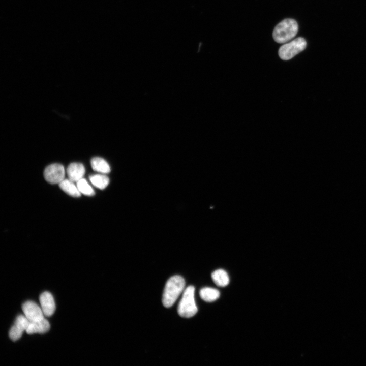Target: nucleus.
Listing matches in <instances>:
<instances>
[{"instance_id":"nucleus-14","label":"nucleus","mask_w":366,"mask_h":366,"mask_svg":"<svg viewBox=\"0 0 366 366\" xmlns=\"http://www.w3.org/2000/svg\"><path fill=\"white\" fill-rule=\"evenodd\" d=\"M201 298L206 302H212L220 297V292L212 288L205 287L202 288L199 292Z\"/></svg>"},{"instance_id":"nucleus-2","label":"nucleus","mask_w":366,"mask_h":366,"mask_svg":"<svg viewBox=\"0 0 366 366\" xmlns=\"http://www.w3.org/2000/svg\"><path fill=\"white\" fill-rule=\"evenodd\" d=\"M298 30L297 22L293 19L287 18L279 23L274 28L272 37L278 43H285L293 39Z\"/></svg>"},{"instance_id":"nucleus-15","label":"nucleus","mask_w":366,"mask_h":366,"mask_svg":"<svg viewBox=\"0 0 366 366\" xmlns=\"http://www.w3.org/2000/svg\"><path fill=\"white\" fill-rule=\"evenodd\" d=\"M89 178L92 184L101 190L106 188L109 182V178L105 175H93L90 176Z\"/></svg>"},{"instance_id":"nucleus-3","label":"nucleus","mask_w":366,"mask_h":366,"mask_svg":"<svg viewBox=\"0 0 366 366\" xmlns=\"http://www.w3.org/2000/svg\"><path fill=\"white\" fill-rule=\"evenodd\" d=\"M195 288L189 286L185 289L178 306L177 312L179 316L190 318L197 312L198 309L194 299Z\"/></svg>"},{"instance_id":"nucleus-8","label":"nucleus","mask_w":366,"mask_h":366,"mask_svg":"<svg viewBox=\"0 0 366 366\" xmlns=\"http://www.w3.org/2000/svg\"><path fill=\"white\" fill-rule=\"evenodd\" d=\"M41 307L46 316L52 315L55 310V304L52 294L49 292H44L39 297Z\"/></svg>"},{"instance_id":"nucleus-6","label":"nucleus","mask_w":366,"mask_h":366,"mask_svg":"<svg viewBox=\"0 0 366 366\" xmlns=\"http://www.w3.org/2000/svg\"><path fill=\"white\" fill-rule=\"evenodd\" d=\"M22 309L24 316L30 322L39 321L44 318L42 309L32 301L24 302L22 304Z\"/></svg>"},{"instance_id":"nucleus-12","label":"nucleus","mask_w":366,"mask_h":366,"mask_svg":"<svg viewBox=\"0 0 366 366\" xmlns=\"http://www.w3.org/2000/svg\"><path fill=\"white\" fill-rule=\"evenodd\" d=\"M69 179H64L59 184L60 188L69 195L74 197L80 196L81 193L79 191L77 187Z\"/></svg>"},{"instance_id":"nucleus-16","label":"nucleus","mask_w":366,"mask_h":366,"mask_svg":"<svg viewBox=\"0 0 366 366\" xmlns=\"http://www.w3.org/2000/svg\"><path fill=\"white\" fill-rule=\"evenodd\" d=\"M76 186L80 193L87 196H93L95 192L86 180L81 178L76 182Z\"/></svg>"},{"instance_id":"nucleus-1","label":"nucleus","mask_w":366,"mask_h":366,"mask_svg":"<svg viewBox=\"0 0 366 366\" xmlns=\"http://www.w3.org/2000/svg\"><path fill=\"white\" fill-rule=\"evenodd\" d=\"M185 286V281L181 276L176 275L170 278L163 291L162 303L164 306L166 308L171 307L184 291Z\"/></svg>"},{"instance_id":"nucleus-4","label":"nucleus","mask_w":366,"mask_h":366,"mask_svg":"<svg viewBox=\"0 0 366 366\" xmlns=\"http://www.w3.org/2000/svg\"><path fill=\"white\" fill-rule=\"evenodd\" d=\"M307 45L303 38H297L280 47L278 51L279 57L284 60H289L304 50Z\"/></svg>"},{"instance_id":"nucleus-13","label":"nucleus","mask_w":366,"mask_h":366,"mask_svg":"<svg viewBox=\"0 0 366 366\" xmlns=\"http://www.w3.org/2000/svg\"><path fill=\"white\" fill-rule=\"evenodd\" d=\"M211 278L214 283L220 287H225L228 285L229 282L227 273L222 269L214 271L211 274Z\"/></svg>"},{"instance_id":"nucleus-5","label":"nucleus","mask_w":366,"mask_h":366,"mask_svg":"<svg viewBox=\"0 0 366 366\" xmlns=\"http://www.w3.org/2000/svg\"><path fill=\"white\" fill-rule=\"evenodd\" d=\"M64 166L58 163L52 164L44 170V176L46 180L51 184H59L65 178Z\"/></svg>"},{"instance_id":"nucleus-9","label":"nucleus","mask_w":366,"mask_h":366,"mask_svg":"<svg viewBox=\"0 0 366 366\" xmlns=\"http://www.w3.org/2000/svg\"><path fill=\"white\" fill-rule=\"evenodd\" d=\"M67 173L70 180L77 182L84 176L85 168L81 163H72L67 167Z\"/></svg>"},{"instance_id":"nucleus-7","label":"nucleus","mask_w":366,"mask_h":366,"mask_svg":"<svg viewBox=\"0 0 366 366\" xmlns=\"http://www.w3.org/2000/svg\"><path fill=\"white\" fill-rule=\"evenodd\" d=\"M30 321L23 315H20L17 316L14 324L9 331V337L13 341L19 339L22 336L23 331L27 329Z\"/></svg>"},{"instance_id":"nucleus-11","label":"nucleus","mask_w":366,"mask_h":366,"mask_svg":"<svg viewBox=\"0 0 366 366\" xmlns=\"http://www.w3.org/2000/svg\"><path fill=\"white\" fill-rule=\"evenodd\" d=\"M93 169L97 172L106 174L110 172V167L108 163L100 157L93 158L90 161Z\"/></svg>"},{"instance_id":"nucleus-10","label":"nucleus","mask_w":366,"mask_h":366,"mask_svg":"<svg viewBox=\"0 0 366 366\" xmlns=\"http://www.w3.org/2000/svg\"><path fill=\"white\" fill-rule=\"evenodd\" d=\"M50 324L49 322L43 318L42 320L30 322L26 332L28 334L35 333H43L49 330Z\"/></svg>"}]
</instances>
